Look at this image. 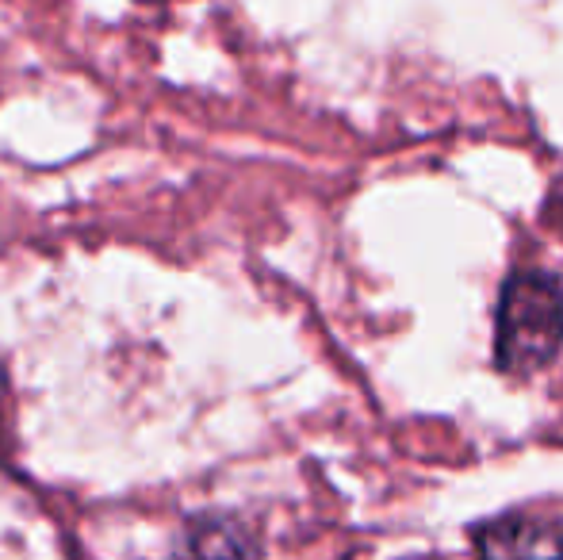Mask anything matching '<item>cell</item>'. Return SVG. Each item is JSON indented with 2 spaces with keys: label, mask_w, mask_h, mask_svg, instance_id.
Masks as SVG:
<instances>
[{
  "label": "cell",
  "mask_w": 563,
  "mask_h": 560,
  "mask_svg": "<svg viewBox=\"0 0 563 560\" xmlns=\"http://www.w3.org/2000/svg\"><path fill=\"white\" fill-rule=\"evenodd\" d=\"M173 560H261V538L234 515L192 518Z\"/></svg>",
  "instance_id": "3"
},
{
  "label": "cell",
  "mask_w": 563,
  "mask_h": 560,
  "mask_svg": "<svg viewBox=\"0 0 563 560\" xmlns=\"http://www.w3.org/2000/svg\"><path fill=\"white\" fill-rule=\"evenodd\" d=\"M142 4H162V0H142Z\"/></svg>",
  "instance_id": "4"
},
{
  "label": "cell",
  "mask_w": 563,
  "mask_h": 560,
  "mask_svg": "<svg viewBox=\"0 0 563 560\" xmlns=\"http://www.w3.org/2000/svg\"><path fill=\"white\" fill-rule=\"evenodd\" d=\"M563 350V288L552 273L518 270L495 311V365L506 376L544 373Z\"/></svg>",
  "instance_id": "1"
},
{
  "label": "cell",
  "mask_w": 563,
  "mask_h": 560,
  "mask_svg": "<svg viewBox=\"0 0 563 560\" xmlns=\"http://www.w3.org/2000/svg\"><path fill=\"white\" fill-rule=\"evenodd\" d=\"M472 546L479 560H563V523L514 510L475 526Z\"/></svg>",
  "instance_id": "2"
}]
</instances>
